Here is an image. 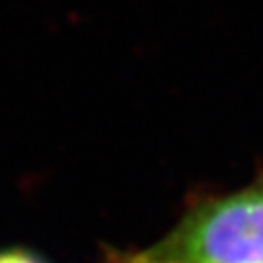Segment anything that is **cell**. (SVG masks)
Wrapping results in <instances>:
<instances>
[{
  "label": "cell",
  "instance_id": "cell-1",
  "mask_svg": "<svg viewBox=\"0 0 263 263\" xmlns=\"http://www.w3.org/2000/svg\"><path fill=\"white\" fill-rule=\"evenodd\" d=\"M141 254L158 263H263V181L191 201Z\"/></svg>",
  "mask_w": 263,
  "mask_h": 263
},
{
  "label": "cell",
  "instance_id": "cell-2",
  "mask_svg": "<svg viewBox=\"0 0 263 263\" xmlns=\"http://www.w3.org/2000/svg\"><path fill=\"white\" fill-rule=\"evenodd\" d=\"M0 263H49L37 252L28 248H4L0 250Z\"/></svg>",
  "mask_w": 263,
  "mask_h": 263
},
{
  "label": "cell",
  "instance_id": "cell-3",
  "mask_svg": "<svg viewBox=\"0 0 263 263\" xmlns=\"http://www.w3.org/2000/svg\"><path fill=\"white\" fill-rule=\"evenodd\" d=\"M113 263H158V261H152L148 257H144L141 252H115L113 254Z\"/></svg>",
  "mask_w": 263,
  "mask_h": 263
}]
</instances>
